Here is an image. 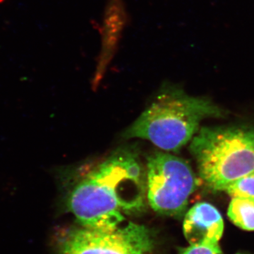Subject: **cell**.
<instances>
[{"instance_id": "1", "label": "cell", "mask_w": 254, "mask_h": 254, "mask_svg": "<svg viewBox=\"0 0 254 254\" xmlns=\"http://www.w3.org/2000/svg\"><path fill=\"white\" fill-rule=\"evenodd\" d=\"M146 177L138 158L120 151L95 165L80 179L68 197V208L86 228L113 230L125 220L123 211L143 206Z\"/></svg>"}, {"instance_id": "2", "label": "cell", "mask_w": 254, "mask_h": 254, "mask_svg": "<svg viewBox=\"0 0 254 254\" xmlns=\"http://www.w3.org/2000/svg\"><path fill=\"white\" fill-rule=\"evenodd\" d=\"M220 113L210 102L165 90L125 133L126 138L148 140L165 151L186 145L198 131L200 122Z\"/></svg>"}, {"instance_id": "3", "label": "cell", "mask_w": 254, "mask_h": 254, "mask_svg": "<svg viewBox=\"0 0 254 254\" xmlns=\"http://www.w3.org/2000/svg\"><path fill=\"white\" fill-rule=\"evenodd\" d=\"M190 149L200 178L210 190H225L254 173V128L204 127L192 138Z\"/></svg>"}, {"instance_id": "4", "label": "cell", "mask_w": 254, "mask_h": 254, "mask_svg": "<svg viewBox=\"0 0 254 254\" xmlns=\"http://www.w3.org/2000/svg\"><path fill=\"white\" fill-rule=\"evenodd\" d=\"M197 182L185 160L165 153H155L148 158L146 195L155 211L178 215L186 208Z\"/></svg>"}, {"instance_id": "5", "label": "cell", "mask_w": 254, "mask_h": 254, "mask_svg": "<svg viewBox=\"0 0 254 254\" xmlns=\"http://www.w3.org/2000/svg\"><path fill=\"white\" fill-rule=\"evenodd\" d=\"M153 245L146 227L128 222L113 230H73L62 242L60 254H148Z\"/></svg>"}, {"instance_id": "6", "label": "cell", "mask_w": 254, "mask_h": 254, "mask_svg": "<svg viewBox=\"0 0 254 254\" xmlns=\"http://www.w3.org/2000/svg\"><path fill=\"white\" fill-rule=\"evenodd\" d=\"M130 22L124 0H107L100 28L101 49L98 56L96 78L102 77L119 49L124 31Z\"/></svg>"}, {"instance_id": "7", "label": "cell", "mask_w": 254, "mask_h": 254, "mask_svg": "<svg viewBox=\"0 0 254 254\" xmlns=\"http://www.w3.org/2000/svg\"><path fill=\"white\" fill-rule=\"evenodd\" d=\"M183 230L190 245H218L223 234V219L213 205L197 203L187 213Z\"/></svg>"}, {"instance_id": "8", "label": "cell", "mask_w": 254, "mask_h": 254, "mask_svg": "<svg viewBox=\"0 0 254 254\" xmlns=\"http://www.w3.org/2000/svg\"><path fill=\"white\" fill-rule=\"evenodd\" d=\"M227 215L237 227L246 231H254V198H232Z\"/></svg>"}, {"instance_id": "9", "label": "cell", "mask_w": 254, "mask_h": 254, "mask_svg": "<svg viewBox=\"0 0 254 254\" xmlns=\"http://www.w3.org/2000/svg\"><path fill=\"white\" fill-rule=\"evenodd\" d=\"M225 190L233 198H254V173L232 182Z\"/></svg>"}, {"instance_id": "10", "label": "cell", "mask_w": 254, "mask_h": 254, "mask_svg": "<svg viewBox=\"0 0 254 254\" xmlns=\"http://www.w3.org/2000/svg\"><path fill=\"white\" fill-rule=\"evenodd\" d=\"M181 254H223L220 246L190 245Z\"/></svg>"}, {"instance_id": "11", "label": "cell", "mask_w": 254, "mask_h": 254, "mask_svg": "<svg viewBox=\"0 0 254 254\" xmlns=\"http://www.w3.org/2000/svg\"></svg>"}]
</instances>
